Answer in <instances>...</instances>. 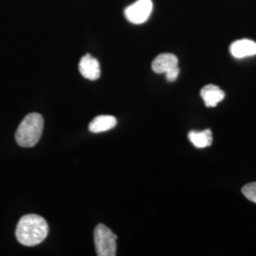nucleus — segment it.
Wrapping results in <instances>:
<instances>
[{
    "instance_id": "11",
    "label": "nucleus",
    "mask_w": 256,
    "mask_h": 256,
    "mask_svg": "<svg viewBox=\"0 0 256 256\" xmlns=\"http://www.w3.org/2000/svg\"><path fill=\"white\" fill-rule=\"evenodd\" d=\"M243 194L250 202L256 203V182L248 183L242 189Z\"/></svg>"
},
{
    "instance_id": "6",
    "label": "nucleus",
    "mask_w": 256,
    "mask_h": 256,
    "mask_svg": "<svg viewBox=\"0 0 256 256\" xmlns=\"http://www.w3.org/2000/svg\"><path fill=\"white\" fill-rule=\"evenodd\" d=\"M79 70L84 78L90 81H96L101 77L100 63L90 54L84 55L81 59Z\"/></svg>"
},
{
    "instance_id": "2",
    "label": "nucleus",
    "mask_w": 256,
    "mask_h": 256,
    "mask_svg": "<svg viewBox=\"0 0 256 256\" xmlns=\"http://www.w3.org/2000/svg\"><path fill=\"white\" fill-rule=\"evenodd\" d=\"M44 119L38 113H30L20 124L16 133V140L19 146L28 148L36 146L42 137Z\"/></svg>"
},
{
    "instance_id": "4",
    "label": "nucleus",
    "mask_w": 256,
    "mask_h": 256,
    "mask_svg": "<svg viewBox=\"0 0 256 256\" xmlns=\"http://www.w3.org/2000/svg\"><path fill=\"white\" fill-rule=\"evenodd\" d=\"M152 70L156 74H166V80L170 82H176L180 74L178 59L171 54L158 55L153 61Z\"/></svg>"
},
{
    "instance_id": "9",
    "label": "nucleus",
    "mask_w": 256,
    "mask_h": 256,
    "mask_svg": "<svg viewBox=\"0 0 256 256\" xmlns=\"http://www.w3.org/2000/svg\"><path fill=\"white\" fill-rule=\"evenodd\" d=\"M117 124H118V120L115 117L104 115L93 120L88 128L92 133L98 134V133L110 131L111 129L116 128Z\"/></svg>"
},
{
    "instance_id": "3",
    "label": "nucleus",
    "mask_w": 256,
    "mask_h": 256,
    "mask_svg": "<svg viewBox=\"0 0 256 256\" xmlns=\"http://www.w3.org/2000/svg\"><path fill=\"white\" fill-rule=\"evenodd\" d=\"M118 236L104 224H99L94 230V242L97 256H115L117 254Z\"/></svg>"
},
{
    "instance_id": "8",
    "label": "nucleus",
    "mask_w": 256,
    "mask_h": 256,
    "mask_svg": "<svg viewBox=\"0 0 256 256\" xmlns=\"http://www.w3.org/2000/svg\"><path fill=\"white\" fill-rule=\"evenodd\" d=\"M200 95L207 108H216L225 99L226 96L225 92L214 84H208L204 86L202 90Z\"/></svg>"
},
{
    "instance_id": "10",
    "label": "nucleus",
    "mask_w": 256,
    "mask_h": 256,
    "mask_svg": "<svg viewBox=\"0 0 256 256\" xmlns=\"http://www.w3.org/2000/svg\"><path fill=\"white\" fill-rule=\"evenodd\" d=\"M188 138L196 148H206L212 144V133L210 129L204 130L202 132L191 131Z\"/></svg>"
},
{
    "instance_id": "5",
    "label": "nucleus",
    "mask_w": 256,
    "mask_h": 256,
    "mask_svg": "<svg viewBox=\"0 0 256 256\" xmlns=\"http://www.w3.org/2000/svg\"><path fill=\"white\" fill-rule=\"evenodd\" d=\"M153 10L152 0H138L136 3L124 10V16L128 21L135 25L146 23Z\"/></svg>"
},
{
    "instance_id": "7",
    "label": "nucleus",
    "mask_w": 256,
    "mask_h": 256,
    "mask_svg": "<svg viewBox=\"0 0 256 256\" xmlns=\"http://www.w3.org/2000/svg\"><path fill=\"white\" fill-rule=\"evenodd\" d=\"M232 55L236 59H243L256 55V43L252 40H238L230 48Z\"/></svg>"
},
{
    "instance_id": "1",
    "label": "nucleus",
    "mask_w": 256,
    "mask_h": 256,
    "mask_svg": "<svg viewBox=\"0 0 256 256\" xmlns=\"http://www.w3.org/2000/svg\"><path fill=\"white\" fill-rule=\"evenodd\" d=\"M48 230L45 218L37 214H27L19 220L16 236L21 245L34 247L45 241Z\"/></svg>"
}]
</instances>
